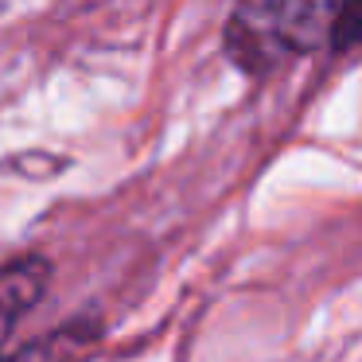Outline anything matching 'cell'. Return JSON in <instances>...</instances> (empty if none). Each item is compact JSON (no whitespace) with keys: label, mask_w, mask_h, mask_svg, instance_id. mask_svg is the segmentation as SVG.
<instances>
[{"label":"cell","mask_w":362,"mask_h":362,"mask_svg":"<svg viewBox=\"0 0 362 362\" xmlns=\"http://www.w3.org/2000/svg\"><path fill=\"white\" fill-rule=\"evenodd\" d=\"M354 0H238L226 24V55L250 74L327 51Z\"/></svg>","instance_id":"obj_1"},{"label":"cell","mask_w":362,"mask_h":362,"mask_svg":"<svg viewBox=\"0 0 362 362\" xmlns=\"http://www.w3.org/2000/svg\"><path fill=\"white\" fill-rule=\"evenodd\" d=\"M358 47H362V0H354L343 28L335 35V43H331V51H358Z\"/></svg>","instance_id":"obj_3"},{"label":"cell","mask_w":362,"mask_h":362,"mask_svg":"<svg viewBox=\"0 0 362 362\" xmlns=\"http://www.w3.org/2000/svg\"><path fill=\"white\" fill-rule=\"evenodd\" d=\"M51 288V261L40 253L16 257L0 269V354L8 346V335L16 331V323L47 296Z\"/></svg>","instance_id":"obj_2"}]
</instances>
